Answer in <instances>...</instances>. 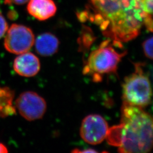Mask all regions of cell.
<instances>
[{
    "label": "cell",
    "mask_w": 153,
    "mask_h": 153,
    "mask_svg": "<svg viewBox=\"0 0 153 153\" xmlns=\"http://www.w3.org/2000/svg\"><path fill=\"white\" fill-rule=\"evenodd\" d=\"M150 79L140 63L134 64V71L126 77L123 84V103L139 107H145L152 100Z\"/></svg>",
    "instance_id": "obj_4"
},
{
    "label": "cell",
    "mask_w": 153,
    "mask_h": 153,
    "mask_svg": "<svg viewBox=\"0 0 153 153\" xmlns=\"http://www.w3.org/2000/svg\"><path fill=\"white\" fill-rule=\"evenodd\" d=\"M6 33L4 47L11 53L20 55L28 52L35 43L33 31L22 25L13 24Z\"/></svg>",
    "instance_id": "obj_5"
},
{
    "label": "cell",
    "mask_w": 153,
    "mask_h": 153,
    "mask_svg": "<svg viewBox=\"0 0 153 153\" xmlns=\"http://www.w3.org/2000/svg\"><path fill=\"white\" fill-rule=\"evenodd\" d=\"M13 68L21 76L31 77L38 73L40 69V62L36 56L27 52L16 57L14 61Z\"/></svg>",
    "instance_id": "obj_8"
},
{
    "label": "cell",
    "mask_w": 153,
    "mask_h": 153,
    "mask_svg": "<svg viewBox=\"0 0 153 153\" xmlns=\"http://www.w3.org/2000/svg\"><path fill=\"white\" fill-rule=\"evenodd\" d=\"M14 91L7 87H0V117L4 118L16 114L13 105Z\"/></svg>",
    "instance_id": "obj_11"
},
{
    "label": "cell",
    "mask_w": 153,
    "mask_h": 153,
    "mask_svg": "<svg viewBox=\"0 0 153 153\" xmlns=\"http://www.w3.org/2000/svg\"><path fill=\"white\" fill-rule=\"evenodd\" d=\"M15 105L20 115L28 121L42 119L47 109L44 98L37 93L30 91L22 93L16 99Z\"/></svg>",
    "instance_id": "obj_6"
},
{
    "label": "cell",
    "mask_w": 153,
    "mask_h": 153,
    "mask_svg": "<svg viewBox=\"0 0 153 153\" xmlns=\"http://www.w3.org/2000/svg\"><path fill=\"white\" fill-rule=\"evenodd\" d=\"M59 47V39L51 33H43L39 35L35 40L36 51L43 56L47 57L54 55L57 52Z\"/></svg>",
    "instance_id": "obj_10"
},
{
    "label": "cell",
    "mask_w": 153,
    "mask_h": 153,
    "mask_svg": "<svg viewBox=\"0 0 153 153\" xmlns=\"http://www.w3.org/2000/svg\"><path fill=\"white\" fill-rule=\"evenodd\" d=\"M144 54L149 59H153V38L146 40L142 44Z\"/></svg>",
    "instance_id": "obj_13"
},
{
    "label": "cell",
    "mask_w": 153,
    "mask_h": 153,
    "mask_svg": "<svg viewBox=\"0 0 153 153\" xmlns=\"http://www.w3.org/2000/svg\"><path fill=\"white\" fill-rule=\"evenodd\" d=\"M78 152V153H97V151H95V150H91V149H88V150H83V151H76V152Z\"/></svg>",
    "instance_id": "obj_17"
},
{
    "label": "cell",
    "mask_w": 153,
    "mask_h": 153,
    "mask_svg": "<svg viewBox=\"0 0 153 153\" xmlns=\"http://www.w3.org/2000/svg\"><path fill=\"white\" fill-rule=\"evenodd\" d=\"M28 13L39 21H45L55 16L57 7L52 0H29Z\"/></svg>",
    "instance_id": "obj_9"
},
{
    "label": "cell",
    "mask_w": 153,
    "mask_h": 153,
    "mask_svg": "<svg viewBox=\"0 0 153 153\" xmlns=\"http://www.w3.org/2000/svg\"><path fill=\"white\" fill-rule=\"evenodd\" d=\"M153 119L142 108L123 103L119 125L109 129L106 139L123 153H146L153 148Z\"/></svg>",
    "instance_id": "obj_2"
},
{
    "label": "cell",
    "mask_w": 153,
    "mask_h": 153,
    "mask_svg": "<svg viewBox=\"0 0 153 153\" xmlns=\"http://www.w3.org/2000/svg\"><path fill=\"white\" fill-rule=\"evenodd\" d=\"M8 152L7 148L4 144L0 142V153H6Z\"/></svg>",
    "instance_id": "obj_16"
},
{
    "label": "cell",
    "mask_w": 153,
    "mask_h": 153,
    "mask_svg": "<svg viewBox=\"0 0 153 153\" xmlns=\"http://www.w3.org/2000/svg\"><path fill=\"white\" fill-rule=\"evenodd\" d=\"M29 0H4V2L6 5H23L27 2Z\"/></svg>",
    "instance_id": "obj_15"
},
{
    "label": "cell",
    "mask_w": 153,
    "mask_h": 153,
    "mask_svg": "<svg viewBox=\"0 0 153 153\" xmlns=\"http://www.w3.org/2000/svg\"><path fill=\"white\" fill-rule=\"evenodd\" d=\"M78 18L90 20L105 37L122 43L137 38L146 16L139 0H90L87 10Z\"/></svg>",
    "instance_id": "obj_1"
},
{
    "label": "cell",
    "mask_w": 153,
    "mask_h": 153,
    "mask_svg": "<svg viewBox=\"0 0 153 153\" xmlns=\"http://www.w3.org/2000/svg\"><path fill=\"white\" fill-rule=\"evenodd\" d=\"M118 44L121 43L108 39L103 42L89 55L83 66V73L90 76L94 81L99 82L104 74L116 73L121 59L126 54V51L120 52L115 49L114 46Z\"/></svg>",
    "instance_id": "obj_3"
},
{
    "label": "cell",
    "mask_w": 153,
    "mask_h": 153,
    "mask_svg": "<svg viewBox=\"0 0 153 153\" xmlns=\"http://www.w3.org/2000/svg\"><path fill=\"white\" fill-rule=\"evenodd\" d=\"M109 129L107 121L102 116L92 114L82 121L80 134L84 141L91 145H97L106 139Z\"/></svg>",
    "instance_id": "obj_7"
},
{
    "label": "cell",
    "mask_w": 153,
    "mask_h": 153,
    "mask_svg": "<svg viewBox=\"0 0 153 153\" xmlns=\"http://www.w3.org/2000/svg\"><path fill=\"white\" fill-rule=\"evenodd\" d=\"M142 9L144 11L146 18L144 20L143 26H145L148 31H153V0H139Z\"/></svg>",
    "instance_id": "obj_12"
},
{
    "label": "cell",
    "mask_w": 153,
    "mask_h": 153,
    "mask_svg": "<svg viewBox=\"0 0 153 153\" xmlns=\"http://www.w3.org/2000/svg\"><path fill=\"white\" fill-rule=\"evenodd\" d=\"M8 30V25L5 17L0 12V39L2 38Z\"/></svg>",
    "instance_id": "obj_14"
}]
</instances>
